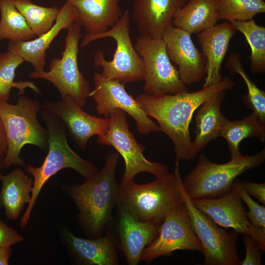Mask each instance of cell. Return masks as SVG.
Returning a JSON list of instances; mask_svg holds the SVG:
<instances>
[{
	"instance_id": "6da1fadb",
	"label": "cell",
	"mask_w": 265,
	"mask_h": 265,
	"mask_svg": "<svg viewBox=\"0 0 265 265\" xmlns=\"http://www.w3.org/2000/svg\"><path fill=\"white\" fill-rule=\"evenodd\" d=\"M234 85L232 79L225 76L218 83L203 87L195 92L172 95L143 93L135 99L147 115L157 121L161 131L172 141L176 160H189L196 156L189 131L194 111L211 96L230 90Z\"/></svg>"
},
{
	"instance_id": "7a4b0ae2",
	"label": "cell",
	"mask_w": 265,
	"mask_h": 265,
	"mask_svg": "<svg viewBox=\"0 0 265 265\" xmlns=\"http://www.w3.org/2000/svg\"><path fill=\"white\" fill-rule=\"evenodd\" d=\"M119 155L111 153L102 169L80 185L64 187L78 208L79 224L89 238L103 236L110 225L119 201L115 172Z\"/></svg>"
},
{
	"instance_id": "3957f363",
	"label": "cell",
	"mask_w": 265,
	"mask_h": 265,
	"mask_svg": "<svg viewBox=\"0 0 265 265\" xmlns=\"http://www.w3.org/2000/svg\"><path fill=\"white\" fill-rule=\"evenodd\" d=\"M41 118L48 131V153L42 165L35 167L28 165L26 172L33 178L31 198L20 220V227H25L29 219L35 202L43 186L59 171L65 168L74 169L84 179L88 178L98 169L91 161L84 159L69 146L66 128L54 114L42 109Z\"/></svg>"
},
{
	"instance_id": "277c9868",
	"label": "cell",
	"mask_w": 265,
	"mask_h": 265,
	"mask_svg": "<svg viewBox=\"0 0 265 265\" xmlns=\"http://www.w3.org/2000/svg\"><path fill=\"white\" fill-rule=\"evenodd\" d=\"M41 108L38 100L26 96L19 97L15 105L0 101V118L5 131L8 146L2 168L6 169L12 165L26 166L20 157L26 145H33L42 150L47 148V130L37 119Z\"/></svg>"
},
{
	"instance_id": "5b68a950",
	"label": "cell",
	"mask_w": 265,
	"mask_h": 265,
	"mask_svg": "<svg viewBox=\"0 0 265 265\" xmlns=\"http://www.w3.org/2000/svg\"><path fill=\"white\" fill-rule=\"evenodd\" d=\"M137 220L160 226L173 207L184 201L174 174L143 185L119 183V201Z\"/></svg>"
},
{
	"instance_id": "8992f818",
	"label": "cell",
	"mask_w": 265,
	"mask_h": 265,
	"mask_svg": "<svg viewBox=\"0 0 265 265\" xmlns=\"http://www.w3.org/2000/svg\"><path fill=\"white\" fill-rule=\"evenodd\" d=\"M265 159V148L253 155H241L220 164L211 162L201 153L196 167L182 180L183 185L191 199L218 197L232 188L238 176L261 165Z\"/></svg>"
},
{
	"instance_id": "52a82bcc",
	"label": "cell",
	"mask_w": 265,
	"mask_h": 265,
	"mask_svg": "<svg viewBox=\"0 0 265 265\" xmlns=\"http://www.w3.org/2000/svg\"><path fill=\"white\" fill-rule=\"evenodd\" d=\"M130 15L126 9L118 22L106 31L97 34H86L82 38L81 47L104 38H113L116 43L113 59L107 60L102 51H97L94 55L95 67L103 69L101 75L105 78L116 80L125 84L143 80L144 66L142 59L133 46L130 36Z\"/></svg>"
},
{
	"instance_id": "ba28073f",
	"label": "cell",
	"mask_w": 265,
	"mask_h": 265,
	"mask_svg": "<svg viewBox=\"0 0 265 265\" xmlns=\"http://www.w3.org/2000/svg\"><path fill=\"white\" fill-rule=\"evenodd\" d=\"M174 175L187 209L192 228L201 242L205 265H240L238 253V233H228L199 210L186 193L182 183L179 161L176 160Z\"/></svg>"
},
{
	"instance_id": "9c48e42d",
	"label": "cell",
	"mask_w": 265,
	"mask_h": 265,
	"mask_svg": "<svg viewBox=\"0 0 265 265\" xmlns=\"http://www.w3.org/2000/svg\"><path fill=\"white\" fill-rule=\"evenodd\" d=\"M81 26L77 22L67 28L65 48L61 58L54 57L49 64V71H33V79L46 80L55 87L61 97L70 96L80 106L86 104L91 92L89 81L80 71L78 63L79 42L82 37Z\"/></svg>"
},
{
	"instance_id": "30bf717a",
	"label": "cell",
	"mask_w": 265,
	"mask_h": 265,
	"mask_svg": "<svg viewBox=\"0 0 265 265\" xmlns=\"http://www.w3.org/2000/svg\"><path fill=\"white\" fill-rule=\"evenodd\" d=\"M108 117V129L103 136L97 138V142L102 145L112 146L123 157L125 167L120 184L133 182L135 176L141 172L150 173L156 178L169 173L164 164L145 158L143 154L145 148L138 143L130 131L126 112L116 109Z\"/></svg>"
},
{
	"instance_id": "8fae6325",
	"label": "cell",
	"mask_w": 265,
	"mask_h": 265,
	"mask_svg": "<svg viewBox=\"0 0 265 265\" xmlns=\"http://www.w3.org/2000/svg\"><path fill=\"white\" fill-rule=\"evenodd\" d=\"M134 47L143 63L144 93L172 95L188 92L178 69L168 56L165 43L162 38L140 35Z\"/></svg>"
},
{
	"instance_id": "7c38bea8",
	"label": "cell",
	"mask_w": 265,
	"mask_h": 265,
	"mask_svg": "<svg viewBox=\"0 0 265 265\" xmlns=\"http://www.w3.org/2000/svg\"><path fill=\"white\" fill-rule=\"evenodd\" d=\"M178 250L203 252L184 203L170 209L159 227L158 236L143 250L140 262L150 264L159 257L170 256Z\"/></svg>"
},
{
	"instance_id": "4fadbf2b",
	"label": "cell",
	"mask_w": 265,
	"mask_h": 265,
	"mask_svg": "<svg viewBox=\"0 0 265 265\" xmlns=\"http://www.w3.org/2000/svg\"><path fill=\"white\" fill-rule=\"evenodd\" d=\"M93 80L95 88L89 97L96 103V109L99 115L108 117L114 110L121 109L134 119L139 133L147 134L152 132L161 131L159 126L147 115L135 98L127 92L124 84L106 79L98 72L94 74Z\"/></svg>"
},
{
	"instance_id": "5bb4252c",
	"label": "cell",
	"mask_w": 265,
	"mask_h": 265,
	"mask_svg": "<svg viewBox=\"0 0 265 265\" xmlns=\"http://www.w3.org/2000/svg\"><path fill=\"white\" fill-rule=\"evenodd\" d=\"M194 205L218 225L233 228L238 234L250 236L265 250V231L254 224L246 215L242 200L233 188L218 197L191 199Z\"/></svg>"
},
{
	"instance_id": "9a60e30c",
	"label": "cell",
	"mask_w": 265,
	"mask_h": 265,
	"mask_svg": "<svg viewBox=\"0 0 265 265\" xmlns=\"http://www.w3.org/2000/svg\"><path fill=\"white\" fill-rule=\"evenodd\" d=\"M41 107L59 118L77 146L82 151L85 150L90 137L94 135L98 138L103 136L108 128L109 117L102 118L90 115L70 96L62 97L59 101L44 98Z\"/></svg>"
},
{
	"instance_id": "2e32d148",
	"label": "cell",
	"mask_w": 265,
	"mask_h": 265,
	"mask_svg": "<svg viewBox=\"0 0 265 265\" xmlns=\"http://www.w3.org/2000/svg\"><path fill=\"white\" fill-rule=\"evenodd\" d=\"M191 35L171 24L161 37L170 60L178 65L180 79L186 84L201 81L207 72L206 58L195 46Z\"/></svg>"
},
{
	"instance_id": "e0dca14e",
	"label": "cell",
	"mask_w": 265,
	"mask_h": 265,
	"mask_svg": "<svg viewBox=\"0 0 265 265\" xmlns=\"http://www.w3.org/2000/svg\"><path fill=\"white\" fill-rule=\"evenodd\" d=\"M115 210L111 222L117 233L114 235L117 248L128 265H137L144 248L158 236L160 226L137 220L119 202Z\"/></svg>"
},
{
	"instance_id": "ac0fdd59",
	"label": "cell",
	"mask_w": 265,
	"mask_h": 265,
	"mask_svg": "<svg viewBox=\"0 0 265 265\" xmlns=\"http://www.w3.org/2000/svg\"><path fill=\"white\" fill-rule=\"evenodd\" d=\"M77 19L76 8L66 1L59 9L54 24L48 31L32 40L9 41L7 51L30 63L35 71H43L46 65V51L51 43L61 30L76 23Z\"/></svg>"
},
{
	"instance_id": "d6986e66",
	"label": "cell",
	"mask_w": 265,
	"mask_h": 265,
	"mask_svg": "<svg viewBox=\"0 0 265 265\" xmlns=\"http://www.w3.org/2000/svg\"><path fill=\"white\" fill-rule=\"evenodd\" d=\"M106 235L97 238H81L67 229L62 237L75 261L83 265H118L117 244L112 232L106 230Z\"/></svg>"
},
{
	"instance_id": "ffe728a7",
	"label": "cell",
	"mask_w": 265,
	"mask_h": 265,
	"mask_svg": "<svg viewBox=\"0 0 265 265\" xmlns=\"http://www.w3.org/2000/svg\"><path fill=\"white\" fill-rule=\"evenodd\" d=\"M185 0H134L131 17L140 35L161 38Z\"/></svg>"
},
{
	"instance_id": "44dd1931",
	"label": "cell",
	"mask_w": 265,
	"mask_h": 265,
	"mask_svg": "<svg viewBox=\"0 0 265 265\" xmlns=\"http://www.w3.org/2000/svg\"><path fill=\"white\" fill-rule=\"evenodd\" d=\"M236 31L230 22L225 21L198 33V41L207 62L203 87L218 83L222 80V63Z\"/></svg>"
},
{
	"instance_id": "7402d4cb",
	"label": "cell",
	"mask_w": 265,
	"mask_h": 265,
	"mask_svg": "<svg viewBox=\"0 0 265 265\" xmlns=\"http://www.w3.org/2000/svg\"><path fill=\"white\" fill-rule=\"evenodd\" d=\"M78 11V23L86 34L104 33L119 20L123 12L119 0H65Z\"/></svg>"
},
{
	"instance_id": "603a6c76",
	"label": "cell",
	"mask_w": 265,
	"mask_h": 265,
	"mask_svg": "<svg viewBox=\"0 0 265 265\" xmlns=\"http://www.w3.org/2000/svg\"><path fill=\"white\" fill-rule=\"evenodd\" d=\"M225 91L218 92L206 100L199 107L195 118V137L192 141L195 156L212 140L220 137L228 120L221 113V103Z\"/></svg>"
},
{
	"instance_id": "cb8c5ba5",
	"label": "cell",
	"mask_w": 265,
	"mask_h": 265,
	"mask_svg": "<svg viewBox=\"0 0 265 265\" xmlns=\"http://www.w3.org/2000/svg\"><path fill=\"white\" fill-rule=\"evenodd\" d=\"M0 204L5 210L6 217L17 220L25 204L31 200L33 179L20 168H16L6 175H2Z\"/></svg>"
},
{
	"instance_id": "d4e9b609",
	"label": "cell",
	"mask_w": 265,
	"mask_h": 265,
	"mask_svg": "<svg viewBox=\"0 0 265 265\" xmlns=\"http://www.w3.org/2000/svg\"><path fill=\"white\" fill-rule=\"evenodd\" d=\"M175 14L172 24L190 34L199 33L218 21L215 0H188Z\"/></svg>"
},
{
	"instance_id": "484cf974",
	"label": "cell",
	"mask_w": 265,
	"mask_h": 265,
	"mask_svg": "<svg viewBox=\"0 0 265 265\" xmlns=\"http://www.w3.org/2000/svg\"><path fill=\"white\" fill-rule=\"evenodd\" d=\"M220 137L226 140L231 158H238L242 155L239 145L243 139L255 137L265 142V123L261 122L253 112L240 120L228 119L222 130Z\"/></svg>"
},
{
	"instance_id": "4316f807",
	"label": "cell",
	"mask_w": 265,
	"mask_h": 265,
	"mask_svg": "<svg viewBox=\"0 0 265 265\" xmlns=\"http://www.w3.org/2000/svg\"><path fill=\"white\" fill-rule=\"evenodd\" d=\"M0 40L28 41L36 36L12 0H0Z\"/></svg>"
},
{
	"instance_id": "83f0119b",
	"label": "cell",
	"mask_w": 265,
	"mask_h": 265,
	"mask_svg": "<svg viewBox=\"0 0 265 265\" xmlns=\"http://www.w3.org/2000/svg\"><path fill=\"white\" fill-rule=\"evenodd\" d=\"M236 30L244 36L251 50L250 70L254 73L265 72V27L253 19L230 22Z\"/></svg>"
},
{
	"instance_id": "f1b7e54d",
	"label": "cell",
	"mask_w": 265,
	"mask_h": 265,
	"mask_svg": "<svg viewBox=\"0 0 265 265\" xmlns=\"http://www.w3.org/2000/svg\"><path fill=\"white\" fill-rule=\"evenodd\" d=\"M36 36L48 31L53 25L59 9L56 6L45 7L31 0H12Z\"/></svg>"
},
{
	"instance_id": "f546056e",
	"label": "cell",
	"mask_w": 265,
	"mask_h": 265,
	"mask_svg": "<svg viewBox=\"0 0 265 265\" xmlns=\"http://www.w3.org/2000/svg\"><path fill=\"white\" fill-rule=\"evenodd\" d=\"M24 62L19 55L8 51L0 53V101L9 100L12 88H17L19 95L23 94L26 87H29L38 94H41L33 82L14 81L16 70Z\"/></svg>"
},
{
	"instance_id": "4dcf8cb0",
	"label": "cell",
	"mask_w": 265,
	"mask_h": 265,
	"mask_svg": "<svg viewBox=\"0 0 265 265\" xmlns=\"http://www.w3.org/2000/svg\"><path fill=\"white\" fill-rule=\"evenodd\" d=\"M226 66L232 74H238L243 79L247 89V94L243 98L244 103L253 110L259 119L265 123V92L260 89L245 72L238 53L231 54Z\"/></svg>"
},
{
	"instance_id": "1f68e13d",
	"label": "cell",
	"mask_w": 265,
	"mask_h": 265,
	"mask_svg": "<svg viewBox=\"0 0 265 265\" xmlns=\"http://www.w3.org/2000/svg\"><path fill=\"white\" fill-rule=\"evenodd\" d=\"M215 2L218 21H245L265 12L264 0H215Z\"/></svg>"
},
{
	"instance_id": "d6a6232c",
	"label": "cell",
	"mask_w": 265,
	"mask_h": 265,
	"mask_svg": "<svg viewBox=\"0 0 265 265\" xmlns=\"http://www.w3.org/2000/svg\"><path fill=\"white\" fill-rule=\"evenodd\" d=\"M232 187L238 193L241 199L246 204L249 212L246 215L249 219L255 225L265 231V207L261 206L253 200L245 190L240 181L237 180L233 183Z\"/></svg>"
},
{
	"instance_id": "836d02e7",
	"label": "cell",
	"mask_w": 265,
	"mask_h": 265,
	"mask_svg": "<svg viewBox=\"0 0 265 265\" xmlns=\"http://www.w3.org/2000/svg\"><path fill=\"white\" fill-rule=\"evenodd\" d=\"M245 247V256L241 265H261L263 251L259 247L255 241L249 236L243 235Z\"/></svg>"
},
{
	"instance_id": "e575fe53",
	"label": "cell",
	"mask_w": 265,
	"mask_h": 265,
	"mask_svg": "<svg viewBox=\"0 0 265 265\" xmlns=\"http://www.w3.org/2000/svg\"><path fill=\"white\" fill-rule=\"evenodd\" d=\"M23 238L17 231L3 222L0 218V247L7 248L23 241Z\"/></svg>"
},
{
	"instance_id": "d590c367",
	"label": "cell",
	"mask_w": 265,
	"mask_h": 265,
	"mask_svg": "<svg viewBox=\"0 0 265 265\" xmlns=\"http://www.w3.org/2000/svg\"><path fill=\"white\" fill-rule=\"evenodd\" d=\"M240 183L246 192L250 195L256 197L260 202L265 204V184L256 183L245 181Z\"/></svg>"
},
{
	"instance_id": "8d00e7d4",
	"label": "cell",
	"mask_w": 265,
	"mask_h": 265,
	"mask_svg": "<svg viewBox=\"0 0 265 265\" xmlns=\"http://www.w3.org/2000/svg\"><path fill=\"white\" fill-rule=\"evenodd\" d=\"M6 134L2 122L0 118V158L4 159L7 151Z\"/></svg>"
},
{
	"instance_id": "74e56055",
	"label": "cell",
	"mask_w": 265,
	"mask_h": 265,
	"mask_svg": "<svg viewBox=\"0 0 265 265\" xmlns=\"http://www.w3.org/2000/svg\"><path fill=\"white\" fill-rule=\"evenodd\" d=\"M12 250L11 247H0V265H8Z\"/></svg>"
},
{
	"instance_id": "f35d334b",
	"label": "cell",
	"mask_w": 265,
	"mask_h": 265,
	"mask_svg": "<svg viewBox=\"0 0 265 265\" xmlns=\"http://www.w3.org/2000/svg\"><path fill=\"white\" fill-rule=\"evenodd\" d=\"M2 160H3V159L2 158H0V170L1 169V168H2ZM2 175L0 173V181L1 180V177H2ZM1 205H0V209L1 208Z\"/></svg>"
},
{
	"instance_id": "ab89813d",
	"label": "cell",
	"mask_w": 265,
	"mask_h": 265,
	"mask_svg": "<svg viewBox=\"0 0 265 265\" xmlns=\"http://www.w3.org/2000/svg\"><path fill=\"white\" fill-rule=\"evenodd\" d=\"M185 0L186 2L188 0Z\"/></svg>"
}]
</instances>
